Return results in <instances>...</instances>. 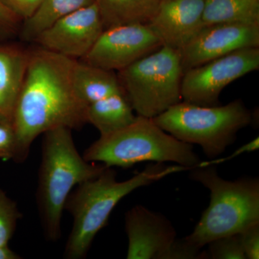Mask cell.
Instances as JSON below:
<instances>
[{
    "instance_id": "1",
    "label": "cell",
    "mask_w": 259,
    "mask_h": 259,
    "mask_svg": "<svg viewBox=\"0 0 259 259\" xmlns=\"http://www.w3.org/2000/svg\"><path fill=\"white\" fill-rule=\"evenodd\" d=\"M76 61L40 47L29 51L12 121L17 162L28 158L32 143L40 135L59 127L79 128L87 123L88 107L76 96L73 84Z\"/></svg>"
},
{
    "instance_id": "2",
    "label": "cell",
    "mask_w": 259,
    "mask_h": 259,
    "mask_svg": "<svg viewBox=\"0 0 259 259\" xmlns=\"http://www.w3.org/2000/svg\"><path fill=\"white\" fill-rule=\"evenodd\" d=\"M190 167L156 163L129 180L118 182L116 172L106 167L98 176L76 186L66 200L64 209L73 218V226L64 250L65 258L80 259L88 254L95 236L106 226L117 204L131 192L158 182Z\"/></svg>"
},
{
    "instance_id": "3",
    "label": "cell",
    "mask_w": 259,
    "mask_h": 259,
    "mask_svg": "<svg viewBox=\"0 0 259 259\" xmlns=\"http://www.w3.org/2000/svg\"><path fill=\"white\" fill-rule=\"evenodd\" d=\"M106 167L80 155L69 127H56L44 134L37 203L48 241L60 238L63 211L73 188L98 176Z\"/></svg>"
},
{
    "instance_id": "4",
    "label": "cell",
    "mask_w": 259,
    "mask_h": 259,
    "mask_svg": "<svg viewBox=\"0 0 259 259\" xmlns=\"http://www.w3.org/2000/svg\"><path fill=\"white\" fill-rule=\"evenodd\" d=\"M192 170L190 178L208 189L210 202L194 231L185 238L190 244L202 248L214 240L238 234L259 223L258 178L226 180L211 166Z\"/></svg>"
},
{
    "instance_id": "5",
    "label": "cell",
    "mask_w": 259,
    "mask_h": 259,
    "mask_svg": "<svg viewBox=\"0 0 259 259\" xmlns=\"http://www.w3.org/2000/svg\"><path fill=\"white\" fill-rule=\"evenodd\" d=\"M83 157L111 168H130L141 162L154 161L194 168L201 162L192 144L168 134L152 119L139 115L127 127L100 136L85 150Z\"/></svg>"
},
{
    "instance_id": "6",
    "label": "cell",
    "mask_w": 259,
    "mask_h": 259,
    "mask_svg": "<svg viewBox=\"0 0 259 259\" xmlns=\"http://www.w3.org/2000/svg\"><path fill=\"white\" fill-rule=\"evenodd\" d=\"M152 120L180 141L199 145L207 157L214 158L234 143L238 131L251 123L253 116L240 100L222 106L181 101Z\"/></svg>"
},
{
    "instance_id": "7",
    "label": "cell",
    "mask_w": 259,
    "mask_h": 259,
    "mask_svg": "<svg viewBox=\"0 0 259 259\" xmlns=\"http://www.w3.org/2000/svg\"><path fill=\"white\" fill-rule=\"evenodd\" d=\"M117 75L137 115L154 118L182 101L184 71L176 49L162 46Z\"/></svg>"
},
{
    "instance_id": "8",
    "label": "cell",
    "mask_w": 259,
    "mask_h": 259,
    "mask_svg": "<svg viewBox=\"0 0 259 259\" xmlns=\"http://www.w3.org/2000/svg\"><path fill=\"white\" fill-rule=\"evenodd\" d=\"M259 69V47L233 51L184 72L182 101L214 106L224 88L236 80Z\"/></svg>"
},
{
    "instance_id": "9",
    "label": "cell",
    "mask_w": 259,
    "mask_h": 259,
    "mask_svg": "<svg viewBox=\"0 0 259 259\" xmlns=\"http://www.w3.org/2000/svg\"><path fill=\"white\" fill-rule=\"evenodd\" d=\"M161 47V40L148 24L117 25L105 29L81 61L119 71Z\"/></svg>"
},
{
    "instance_id": "10",
    "label": "cell",
    "mask_w": 259,
    "mask_h": 259,
    "mask_svg": "<svg viewBox=\"0 0 259 259\" xmlns=\"http://www.w3.org/2000/svg\"><path fill=\"white\" fill-rule=\"evenodd\" d=\"M96 3L66 15L34 40L46 50L77 60L83 59L104 31Z\"/></svg>"
},
{
    "instance_id": "11",
    "label": "cell",
    "mask_w": 259,
    "mask_h": 259,
    "mask_svg": "<svg viewBox=\"0 0 259 259\" xmlns=\"http://www.w3.org/2000/svg\"><path fill=\"white\" fill-rule=\"evenodd\" d=\"M259 47V25L221 23L206 25L180 51L184 72L246 48Z\"/></svg>"
},
{
    "instance_id": "12",
    "label": "cell",
    "mask_w": 259,
    "mask_h": 259,
    "mask_svg": "<svg viewBox=\"0 0 259 259\" xmlns=\"http://www.w3.org/2000/svg\"><path fill=\"white\" fill-rule=\"evenodd\" d=\"M127 259H168L177 232L164 216L142 205L125 214Z\"/></svg>"
},
{
    "instance_id": "13",
    "label": "cell",
    "mask_w": 259,
    "mask_h": 259,
    "mask_svg": "<svg viewBox=\"0 0 259 259\" xmlns=\"http://www.w3.org/2000/svg\"><path fill=\"white\" fill-rule=\"evenodd\" d=\"M204 0H161L148 22L162 46L181 51L203 28Z\"/></svg>"
},
{
    "instance_id": "14",
    "label": "cell",
    "mask_w": 259,
    "mask_h": 259,
    "mask_svg": "<svg viewBox=\"0 0 259 259\" xmlns=\"http://www.w3.org/2000/svg\"><path fill=\"white\" fill-rule=\"evenodd\" d=\"M29 51L0 47V121L12 122L28 64Z\"/></svg>"
},
{
    "instance_id": "15",
    "label": "cell",
    "mask_w": 259,
    "mask_h": 259,
    "mask_svg": "<svg viewBox=\"0 0 259 259\" xmlns=\"http://www.w3.org/2000/svg\"><path fill=\"white\" fill-rule=\"evenodd\" d=\"M73 84L76 96L86 107L115 94H125L115 71L82 61L75 63Z\"/></svg>"
},
{
    "instance_id": "16",
    "label": "cell",
    "mask_w": 259,
    "mask_h": 259,
    "mask_svg": "<svg viewBox=\"0 0 259 259\" xmlns=\"http://www.w3.org/2000/svg\"><path fill=\"white\" fill-rule=\"evenodd\" d=\"M134 109L125 94H115L87 107V123L95 126L100 136H105L127 127L136 120Z\"/></svg>"
},
{
    "instance_id": "17",
    "label": "cell",
    "mask_w": 259,
    "mask_h": 259,
    "mask_svg": "<svg viewBox=\"0 0 259 259\" xmlns=\"http://www.w3.org/2000/svg\"><path fill=\"white\" fill-rule=\"evenodd\" d=\"M161 0H95L105 29L126 24H148Z\"/></svg>"
},
{
    "instance_id": "18",
    "label": "cell",
    "mask_w": 259,
    "mask_h": 259,
    "mask_svg": "<svg viewBox=\"0 0 259 259\" xmlns=\"http://www.w3.org/2000/svg\"><path fill=\"white\" fill-rule=\"evenodd\" d=\"M204 26L221 23L259 25V0H204Z\"/></svg>"
},
{
    "instance_id": "19",
    "label": "cell",
    "mask_w": 259,
    "mask_h": 259,
    "mask_svg": "<svg viewBox=\"0 0 259 259\" xmlns=\"http://www.w3.org/2000/svg\"><path fill=\"white\" fill-rule=\"evenodd\" d=\"M95 3V0H42L36 12L23 21L22 36L25 40L34 41L58 20Z\"/></svg>"
},
{
    "instance_id": "20",
    "label": "cell",
    "mask_w": 259,
    "mask_h": 259,
    "mask_svg": "<svg viewBox=\"0 0 259 259\" xmlns=\"http://www.w3.org/2000/svg\"><path fill=\"white\" fill-rule=\"evenodd\" d=\"M203 258L211 259H247L239 234L221 237L209 242Z\"/></svg>"
},
{
    "instance_id": "21",
    "label": "cell",
    "mask_w": 259,
    "mask_h": 259,
    "mask_svg": "<svg viewBox=\"0 0 259 259\" xmlns=\"http://www.w3.org/2000/svg\"><path fill=\"white\" fill-rule=\"evenodd\" d=\"M21 214L14 201L0 189V245H8Z\"/></svg>"
},
{
    "instance_id": "22",
    "label": "cell",
    "mask_w": 259,
    "mask_h": 259,
    "mask_svg": "<svg viewBox=\"0 0 259 259\" xmlns=\"http://www.w3.org/2000/svg\"><path fill=\"white\" fill-rule=\"evenodd\" d=\"M16 136L13 123L0 121V158L15 159L16 153Z\"/></svg>"
},
{
    "instance_id": "23",
    "label": "cell",
    "mask_w": 259,
    "mask_h": 259,
    "mask_svg": "<svg viewBox=\"0 0 259 259\" xmlns=\"http://www.w3.org/2000/svg\"><path fill=\"white\" fill-rule=\"evenodd\" d=\"M247 259L259 258V223L252 225L238 233Z\"/></svg>"
},
{
    "instance_id": "24",
    "label": "cell",
    "mask_w": 259,
    "mask_h": 259,
    "mask_svg": "<svg viewBox=\"0 0 259 259\" xmlns=\"http://www.w3.org/2000/svg\"><path fill=\"white\" fill-rule=\"evenodd\" d=\"M19 19L30 18L41 4L42 0H0Z\"/></svg>"
},
{
    "instance_id": "25",
    "label": "cell",
    "mask_w": 259,
    "mask_h": 259,
    "mask_svg": "<svg viewBox=\"0 0 259 259\" xmlns=\"http://www.w3.org/2000/svg\"><path fill=\"white\" fill-rule=\"evenodd\" d=\"M259 148V138H255L254 139L249 141L242 146L241 147L237 149L233 154L228 157L223 158V159L213 160L211 161H204L200 162L198 166H212L213 164H219V163H223V162L228 161V160L233 159V158L237 157V156H241L245 153L253 152V151H256Z\"/></svg>"
},
{
    "instance_id": "26",
    "label": "cell",
    "mask_w": 259,
    "mask_h": 259,
    "mask_svg": "<svg viewBox=\"0 0 259 259\" xmlns=\"http://www.w3.org/2000/svg\"><path fill=\"white\" fill-rule=\"evenodd\" d=\"M19 20L20 19L0 1V25L12 28L18 23Z\"/></svg>"
},
{
    "instance_id": "27",
    "label": "cell",
    "mask_w": 259,
    "mask_h": 259,
    "mask_svg": "<svg viewBox=\"0 0 259 259\" xmlns=\"http://www.w3.org/2000/svg\"><path fill=\"white\" fill-rule=\"evenodd\" d=\"M21 257L17 254L8 245H0V259H20Z\"/></svg>"
}]
</instances>
